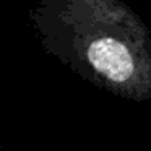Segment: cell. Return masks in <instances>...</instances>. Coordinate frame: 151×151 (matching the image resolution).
<instances>
[{
    "label": "cell",
    "instance_id": "6da1fadb",
    "mask_svg": "<svg viewBox=\"0 0 151 151\" xmlns=\"http://www.w3.org/2000/svg\"><path fill=\"white\" fill-rule=\"evenodd\" d=\"M88 57L96 70L112 81H125L133 72V62L127 47L111 37L94 41L88 49Z\"/></svg>",
    "mask_w": 151,
    "mask_h": 151
}]
</instances>
